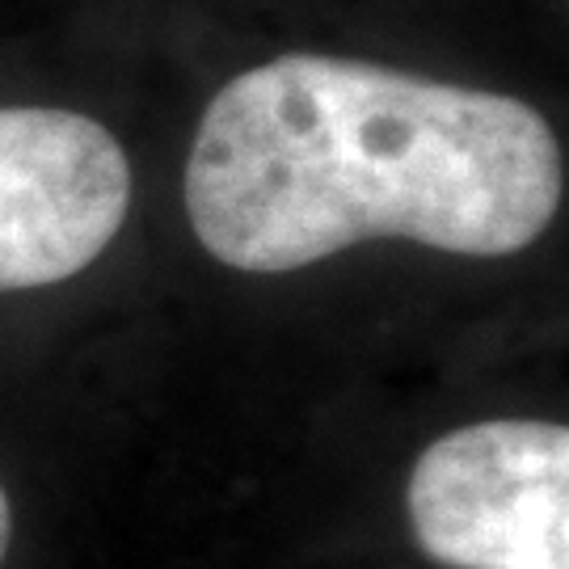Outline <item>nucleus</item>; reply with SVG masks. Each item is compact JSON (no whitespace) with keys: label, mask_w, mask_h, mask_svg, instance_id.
<instances>
[{"label":"nucleus","mask_w":569,"mask_h":569,"mask_svg":"<svg viewBox=\"0 0 569 569\" xmlns=\"http://www.w3.org/2000/svg\"><path fill=\"white\" fill-rule=\"evenodd\" d=\"M561 190V143L528 102L308 51L228 81L186 161L194 237L249 274L371 237L507 258L552 224Z\"/></svg>","instance_id":"nucleus-1"},{"label":"nucleus","mask_w":569,"mask_h":569,"mask_svg":"<svg viewBox=\"0 0 569 569\" xmlns=\"http://www.w3.org/2000/svg\"><path fill=\"white\" fill-rule=\"evenodd\" d=\"M409 528L448 569H569V430L489 418L430 443L409 477Z\"/></svg>","instance_id":"nucleus-2"},{"label":"nucleus","mask_w":569,"mask_h":569,"mask_svg":"<svg viewBox=\"0 0 569 569\" xmlns=\"http://www.w3.org/2000/svg\"><path fill=\"white\" fill-rule=\"evenodd\" d=\"M131 169L98 119L56 106L0 110V291L63 283L119 237Z\"/></svg>","instance_id":"nucleus-3"},{"label":"nucleus","mask_w":569,"mask_h":569,"mask_svg":"<svg viewBox=\"0 0 569 569\" xmlns=\"http://www.w3.org/2000/svg\"><path fill=\"white\" fill-rule=\"evenodd\" d=\"M9 536H13V510H9L4 489H0V561H4V552H9Z\"/></svg>","instance_id":"nucleus-4"}]
</instances>
